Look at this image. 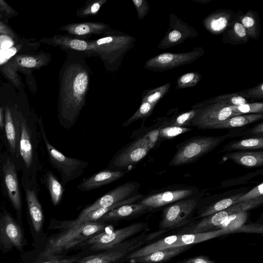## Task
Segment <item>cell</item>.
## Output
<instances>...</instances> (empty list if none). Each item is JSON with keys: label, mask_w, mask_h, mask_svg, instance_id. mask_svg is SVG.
<instances>
[{"label": "cell", "mask_w": 263, "mask_h": 263, "mask_svg": "<svg viewBox=\"0 0 263 263\" xmlns=\"http://www.w3.org/2000/svg\"><path fill=\"white\" fill-rule=\"evenodd\" d=\"M190 246L167 248L136 257L130 261L131 263H161L182 253L188 249Z\"/></svg>", "instance_id": "obj_26"}, {"label": "cell", "mask_w": 263, "mask_h": 263, "mask_svg": "<svg viewBox=\"0 0 263 263\" xmlns=\"http://www.w3.org/2000/svg\"><path fill=\"white\" fill-rule=\"evenodd\" d=\"M150 149L135 139L117 152L110 161L108 168L112 171H126L144 158Z\"/></svg>", "instance_id": "obj_16"}, {"label": "cell", "mask_w": 263, "mask_h": 263, "mask_svg": "<svg viewBox=\"0 0 263 263\" xmlns=\"http://www.w3.org/2000/svg\"><path fill=\"white\" fill-rule=\"evenodd\" d=\"M191 130H192L191 128L162 124L159 128L158 141L172 139Z\"/></svg>", "instance_id": "obj_43"}, {"label": "cell", "mask_w": 263, "mask_h": 263, "mask_svg": "<svg viewBox=\"0 0 263 263\" xmlns=\"http://www.w3.org/2000/svg\"><path fill=\"white\" fill-rule=\"evenodd\" d=\"M170 83L155 88L145 90L142 93L141 102H147L156 105L157 103L169 91Z\"/></svg>", "instance_id": "obj_39"}, {"label": "cell", "mask_w": 263, "mask_h": 263, "mask_svg": "<svg viewBox=\"0 0 263 263\" xmlns=\"http://www.w3.org/2000/svg\"><path fill=\"white\" fill-rule=\"evenodd\" d=\"M244 193H240L238 194L234 195L231 197L222 199L214 204H211L203 210L199 217L204 218L212 215L236 204V201Z\"/></svg>", "instance_id": "obj_37"}, {"label": "cell", "mask_w": 263, "mask_h": 263, "mask_svg": "<svg viewBox=\"0 0 263 263\" xmlns=\"http://www.w3.org/2000/svg\"><path fill=\"white\" fill-rule=\"evenodd\" d=\"M263 203V195L233 205L212 215L204 217L201 220L187 226L178 234H194L216 230L221 222L228 216L239 212H247L256 208Z\"/></svg>", "instance_id": "obj_8"}, {"label": "cell", "mask_w": 263, "mask_h": 263, "mask_svg": "<svg viewBox=\"0 0 263 263\" xmlns=\"http://www.w3.org/2000/svg\"><path fill=\"white\" fill-rule=\"evenodd\" d=\"M149 210L139 203L128 204L112 210L104 215L98 221L121 219L134 216Z\"/></svg>", "instance_id": "obj_31"}, {"label": "cell", "mask_w": 263, "mask_h": 263, "mask_svg": "<svg viewBox=\"0 0 263 263\" xmlns=\"http://www.w3.org/2000/svg\"><path fill=\"white\" fill-rule=\"evenodd\" d=\"M239 14L235 20L222 33V41L224 44L233 45L243 44L249 41L250 38L243 25L239 20Z\"/></svg>", "instance_id": "obj_27"}, {"label": "cell", "mask_w": 263, "mask_h": 263, "mask_svg": "<svg viewBox=\"0 0 263 263\" xmlns=\"http://www.w3.org/2000/svg\"><path fill=\"white\" fill-rule=\"evenodd\" d=\"M262 225L257 223L245 224L235 231V233H253L262 234Z\"/></svg>", "instance_id": "obj_49"}, {"label": "cell", "mask_w": 263, "mask_h": 263, "mask_svg": "<svg viewBox=\"0 0 263 263\" xmlns=\"http://www.w3.org/2000/svg\"><path fill=\"white\" fill-rule=\"evenodd\" d=\"M87 58L81 53L67 52L60 71L58 119L60 124L67 129L74 125L86 104L93 73L86 63Z\"/></svg>", "instance_id": "obj_1"}, {"label": "cell", "mask_w": 263, "mask_h": 263, "mask_svg": "<svg viewBox=\"0 0 263 263\" xmlns=\"http://www.w3.org/2000/svg\"><path fill=\"white\" fill-rule=\"evenodd\" d=\"M107 0H87L83 7L77 9L76 16L81 18L96 16Z\"/></svg>", "instance_id": "obj_40"}, {"label": "cell", "mask_w": 263, "mask_h": 263, "mask_svg": "<svg viewBox=\"0 0 263 263\" xmlns=\"http://www.w3.org/2000/svg\"><path fill=\"white\" fill-rule=\"evenodd\" d=\"M37 123L48 160L51 165L60 173L61 184L64 186L81 176L89 164L79 159L68 157L58 151L49 142L41 117L37 118Z\"/></svg>", "instance_id": "obj_5"}, {"label": "cell", "mask_w": 263, "mask_h": 263, "mask_svg": "<svg viewBox=\"0 0 263 263\" xmlns=\"http://www.w3.org/2000/svg\"><path fill=\"white\" fill-rule=\"evenodd\" d=\"M233 233L232 231L221 229L194 234H178L179 237L175 246H189Z\"/></svg>", "instance_id": "obj_29"}, {"label": "cell", "mask_w": 263, "mask_h": 263, "mask_svg": "<svg viewBox=\"0 0 263 263\" xmlns=\"http://www.w3.org/2000/svg\"><path fill=\"white\" fill-rule=\"evenodd\" d=\"M194 191L191 189H180L168 190L147 196L139 203L149 210L170 204L178 200L191 197Z\"/></svg>", "instance_id": "obj_22"}, {"label": "cell", "mask_w": 263, "mask_h": 263, "mask_svg": "<svg viewBox=\"0 0 263 263\" xmlns=\"http://www.w3.org/2000/svg\"><path fill=\"white\" fill-rule=\"evenodd\" d=\"M239 20L244 27L249 37L257 40L260 34V24L257 11L249 10L246 13L243 12L239 16Z\"/></svg>", "instance_id": "obj_33"}, {"label": "cell", "mask_w": 263, "mask_h": 263, "mask_svg": "<svg viewBox=\"0 0 263 263\" xmlns=\"http://www.w3.org/2000/svg\"><path fill=\"white\" fill-rule=\"evenodd\" d=\"M202 78V75L198 72H191L180 76L177 81L176 89L194 87Z\"/></svg>", "instance_id": "obj_45"}, {"label": "cell", "mask_w": 263, "mask_h": 263, "mask_svg": "<svg viewBox=\"0 0 263 263\" xmlns=\"http://www.w3.org/2000/svg\"><path fill=\"white\" fill-rule=\"evenodd\" d=\"M18 171L8 152H3L1 181L3 192L10 201L17 215L21 216L22 198Z\"/></svg>", "instance_id": "obj_10"}, {"label": "cell", "mask_w": 263, "mask_h": 263, "mask_svg": "<svg viewBox=\"0 0 263 263\" xmlns=\"http://www.w3.org/2000/svg\"><path fill=\"white\" fill-rule=\"evenodd\" d=\"M16 132V156L13 161L21 179L37 182L40 170L38 144L40 136L37 118L24 112L16 105L12 107Z\"/></svg>", "instance_id": "obj_2"}, {"label": "cell", "mask_w": 263, "mask_h": 263, "mask_svg": "<svg viewBox=\"0 0 263 263\" xmlns=\"http://www.w3.org/2000/svg\"><path fill=\"white\" fill-rule=\"evenodd\" d=\"M262 118L263 114L241 115L229 118L221 122L209 127L207 129H225L243 126L260 120Z\"/></svg>", "instance_id": "obj_32"}, {"label": "cell", "mask_w": 263, "mask_h": 263, "mask_svg": "<svg viewBox=\"0 0 263 263\" xmlns=\"http://www.w3.org/2000/svg\"><path fill=\"white\" fill-rule=\"evenodd\" d=\"M43 180L48 190L53 205H58L64 192V186L50 171H47L44 174Z\"/></svg>", "instance_id": "obj_34"}, {"label": "cell", "mask_w": 263, "mask_h": 263, "mask_svg": "<svg viewBox=\"0 0 263 263\" xmlns=\"http://www.w3.org/2000/svg\"><path fill=\"white\" fill-rule=\"evenodd\" d=\"M40 42L59 47L66 52H74L87 55L88 58L97 57L91 40L82 39L68 34H57L50 37H44Z\"/></svg>", "instance_id": "obj_18"}, {"label": "cell", "mask_w": 263, "mask_h": 263, "mask_svg": "<svg viewBox=\"0 0 263 263\" xmlns=\"http://www.w3.org/2000/svg\"><path fill=\"white\" fill-rule=\"evenodd\" d=\"M111 29L106 23L96 22L68 23L59 29L70 35L85 40L89 39L93 35H103Z\"/></svg>", "instance_id": "obj_21"}, {"label": "cell", "mask_w": 263, "mask_h": 263, "mask_svg": "<svg viewBox=\"0 0 263 263\" xmlns=\"http://www.w3.org/2000/svg\"><path fill=\"white\" fill-rule=\"evenodd\" d=\"M263 194V183L256 185L251 191L244 193L237 200L236 204L242 201L253 199L262 195Z\"/></svg>", "instance_id": "obj_47"}, {"label": "cell", "mask_w": 263, "mask_h": 263, "mask_svg": "<svg viewBox=\"0 0 263 263\" xmlns=\"http://www.w3.org/2000/svg\"><path fill=\"white\" fill-rule=\"evenodd\" d=\"M0 241L8 248H22L23 234L21 228L7 213L0 216Z\"/></svg>", "instance_id": "obj_20"}, {"label": "cell", "mask_w": 263, "mask_h": 263, "mask_svg": "<svg viewBox=\"0 0 263 263\" xmlns=\"http://www.w3.org/2000/svg\"><path fill=\"white\" fill-rule=\"evenodd\" d=\"M248 133L254 137H262L263 136V123L261 122L257 125L251 128Z\"/></svg>", "instance_id": "obj_54"}, {"label": "cell", "mask_w": 263, "mask_h": 263, "mask_svg": "<svg viewBox=\"0 0 263 263\" xmlns=\"http://www.w3.org/2000/svg\"><path fill=\"white\" fill-rule=\"evenodd\" d=\"M197 204V199L191 197L168 204L163 211L159 230L165 232L188 223Z\"/></svg>", "instance_id": "obj_9"}, {"label": "cell", "mask_w": 263, "mask_h": 263, "mask_svg": "<svg viewBox=\"0 0 263 263\" xmlns=\"http://www.w3.org/2000/svg\"><path fill=\"white\" fill-rule=\"evenodd\" d=\"M196 111L197 109H194L182 113L167 121H164L163 124L183 127L191 126V123L196 113Z\"/></svg>", "instance_id": "obj_44"}, {"label": "cell", "mask_w": 263, "mask_h": 263, "mask_svg": "<svg viewBox=\"0 0 263 263\" xmlns=\"http://www.w3.org/2000/svg\"><path fill=\"white\" fill-rule=\"evenodd\" d=\"M226 159H230L245 167H257L263 165V151H238L226 154Z\"/></svg>", "instance_id": "obj_28"}, {"label": "cell", "mask_w": 263, "mask_h": 263, "mask_svg": "<svg viewBox=\"0 0 263 263\" xmlns=\"http://www.w3.org/2000/svg\"><path fill=\"white\" fill-rule=\"evenodd\" d=\"M238 14L239 11L235 13L231 10L219 9L203 20V26L211 34L219 35L235 20Z\"/></svg>", "instance_id": "obj_23"}, {"label": "cell", "mask_w": 263, "mask_h": 263, "mask_svg": "<svg viewBox=\"0 0 263 263\" xmlns=\"http://www.w3.org/2000/svg\"><path fill=\"white\" fill-rule=\"evenodd\" d=\"M113 229L112 226L98 221L84 222L65 228L61 233L49 240L44 251L40 255L39 260L80 246L95 235L112 231Z\"/></svg>", "instance_id": "obj_3"}, {"label": "cell", "mask_w": 263, "mask_h": 263, "mask_svg": "<svg viewBox=\"0 0 263 263\" xmlns=\"http://www.w3.org/2000/svg\"><path fill=\"white\" fill-rule=\"evenodd\" d=\"M2 155L3 152H2L0 147V181L1 180V173H2Z\"/></svg>", "instance_id": "obj_56"}, {"label": "cell", "mask_w": 263, "mask_h": 263, "mask_svg": "<svg viewBox=\"0 0 263 263\" xmlns=\"http://www.w3.org/2000/svg\"><path fill=\"white\" fill-rule=\"evenodd\" d=\"M4 128V111L3 106H0V131L3 132Z\"/></svg>", "instance_id": "obj_55"}, {"label": "cell", "mask_w": 263, "mask_h": 263, "mask_svg": "<svg viewBox=\"0 0 263 263\" xmlns=\"http://www.w3.org/2000/svg\"><path fill=\"white\" fill-rule=\"evenodd\" d=\"M160 234L161 232L158 231L148 235H141L130 240L122 242L102 253L80 259L76 263H113Z\"/></svg>", "instance_id": "obj_12"}, {"label": "cell", "mask_w": 263, "mask_h": 263, "mask_svg": "<svg viewBox=\"0 0 263 263\" xmlns=\"http://www.w3.org/2000/svg\"><path fill=\"white\" fill-rule=\"evenodd\" d=\"M0 34L6 35L12 39L16 38L13 31L5 24L0 21Z\"/></svg>", "instance_id": "obj_53"}, {"label": "cell", "mask_w": 263, "mask_h": 263, "mask_svg": "<svg viewBox=\"0 0 263 263\" xmlns=\"http://www.w3.org/2000/svg\"><path fill=\"white\" fill-rule=\"evenodd\" d=\"M17 14L13 8L8 4L5 1L0 0V18L5 17L9 18Z\"/></svg>", "instance_id": "obj_50"}, {"label": "cell", "mask_w": 263, "mask_h": 263, "mask_svg": "<svg viewBox=\"0 0 263 263\" xmlns=\"http://www.w3.org/2000/svg\"><path fill=\"white\" fill-rule=\"evenodd\" d=\"M126 173V171L102 170L83 179L77 189L83 192L90 191L118 180Z\"/></svg>", "instance_id": "obj_24"}, {"label": "cell", "mask_w": 263, "mask_h": 263, "mask_svg": "<svg viewBox=\"0 0 263 263\" xmlns=\"http://www.w3.org/2000/svg\"><path fill=\"white\" fill-rule=\"evenodd\" d=\"M142 197L143 195L141 194L137 193L136 195L132 196L130 198H129L119 202L116 203L110 206L107 208H102L95 210L80 219L77 218L74 220L70 221H60L61 224L59 227L65 229L71 226L79 224L84 222L97 221L104 215H105L108 212L121 206L133 203L135 202L136 201L139 200Z\"/></svg>", "instance_id": "obj_25"}, {"label": "cell", "mask_w": 263, "mask_h": 263, "mask_svg": "<svg viewBox=\"0 0 263 263\" xmlns=\"http://www.w3.org/2000/svg\"><path fill=\"white\" fill-rule=\"evenodd\" d=\"M169 27L157 46L166 49L184 42L187 39L196 37L198 33L191 25L184 22L173 13L170 14Z\"/></svg>", "instance_id": "obj_17"}, {"label": "cell", "mask_w": 263, "mask_h": 263, "mask_svg": "<svg viewBox=\"0 0 263 263\" xmlns=\"http://www.w3.org/2000/svg\"><path fill=\"white\" fill-rule=\"evenodd\" d=\"M155 106V105L147 102H141L137 110L130 118L124 122L122 126L123 127L128 126L139 119H142L144 123L146 119L152 114Z\"/></svg>", "instance_id": "obj_41"}, {"label": "cell", "mask_w": 263, "mask_h": 263, "mask_svg": "<svg viewBox=\"0 0 263 263\" xmlns=\"http://www.w3.org/2000/svg\"><path fill=\"white\" fill-rule=\"evenodd\" d=\"M248 103V101L240 96L238 92L217 96L203 102L198 103L192 107V109L201 106L214 104H224L228 105H240Z\"/></svg>", "instance_id": "obj_35"}, {"label": "cell", "mask_w": 263, "mask_h": 263, "mask_svg": "<svg viewBox=\"0 0 263 263\" xmlns=\"http://www.w3.org/2000/svg\"><path fill=\"white\" fill-rule=\"evenodd\" d=\"M79 257H72L70 258H62L55 255L51 257L44 259L40 263H75L79 260Z\"/></svg>", "instance_id": "obj_51"}, {"label": "cell", "mask_w": 263, "mask_h": 263, "mask_svg": "<svg viewBox=\"0 0 263 263\" xmlns=\"http://www.w3.org/2000/svg\"><path fill=\"white\" fill-rule=\"evenodd\" d=\"M27 208L33 227L36 232L40 231L42 227L44 215L38 196L37 182L21 179Z\"/></svg>", "instance_id": "obj_19"}, {"label": "cell", "mask_w": 263, "mask_h": 263, "mask_svg": "<svg viewBox=\"0 0 263 263\" xmlns=\"http://www.w3.org/2000/svg\"><path fill=\"white\" fill-rule=\"evenodd\" d=\"M148 227L145 222H137L124 228L98 234L81 246L88 245L92 251L106 250L120 243Z\"/></svg>", "instance_id": "obj_11"}, {"label": "cell", "mask_w": 263, "mask_h": 263, "mask_svg": "<svg viewBox=\"0 0 263 263\" xmlns=\"http://www.w3.org/2000/svg\"><path fill=\"white\" fill-rule=\"evenodd\" d=\"M227 136H197L189 139L178 146V150L168 165L180 166L196 161L205 154L213 151Z\"/></svg>", "instance_id": "obj_6"}, {"label": "cell", "mask_w": 263, "mask_h": 263, "mask_svg": "<svg viewBox=\"0 0 263 263\" xmlns=\"http://www.w3.org/2000/svg\"><path fill=\"white\" fill-rule=\"evenodd\" d=\"M263 137H252L249 138L232 141L225 145L222 151H246L262 149Z\"/></svg>", "instance_id": "obj_36"}, {"label": "cell", "mask_w": 263, "mask_h": 263, "mask_svg": "<svg viewBox=\"0 0 263 263\" xmlns=\"http://www.w3.org/2000/svg\"><path fill=\"white\" fill-rule=\"evenodd\" d=\"M136 41L135 37L112 29L101 37L91 40L97 57L108 72L119 70L124 56Z\"/></svg>", "instance_id": "obj_4"}, {"label": "cell", "mask_w": 263, "mask_h": 263, "mask_svg": "<svg viewBox=\"0 0 263 263\" xmlns=\"http://www.w3.org/2000/svg\"><path fill=\"white\" fill-rule=\"evenodd\" d=\"M179 263H215V262L206 256L200 255L184 259Z\"/></svg>", "instance_id": "obj_52"}, {"label": "cell", "mask_w": 263, "mask_h": 263, "mask_svg": "<svg viewBox=\"0 0 263 263\" xmlns=\"http://www.w3.org/2000/svg\"><path fill=\"white\" fill-rule=\"evenodd\" d=\"M51 54L49 53H41L35 54H18L8 60L0 69L5 77L15 87L21 85L20 72L24 74H31L34 70L47 66L51 61Z\"/></svg>", "instance_id": "obj_7"}, {"label": "cell", "mask_w": 263, "mask_h": 263, "mask_svg": "<svg viewBox=\"0 0 263 263\" xmlns=\"http://www.w3.org/2000/svg\"><path fill=\"white\" fill-rule=\"evenodd\" d=\"M139 187L140 184L136 181H129L119 185L84 209L77 218L80 219L95 210L110 206L130 198L138 193Z\"/></svg>", "instance_id": "obj_14"}, {"label": "cell", "mask_w": 263, "mask_h": 263, "mask_svg": "<svg viewBox=\"0 0 263 263\" xmlns=\"http://www.w3.org/2000/svg\"><path fill=\"white\" fill-rule=\"evenodd\" d=\"M137 12L138 18L143 20L149 11V6L146 0H132Z\"/></svg>", "instance_id": "obj_48"}, {"label": "cell", "mask_w": 263, "mask_h": 263, "mask_svg": "<svg viewBox=\"0 0 263 263\" xmlns=\"http://www.w3.org/2000/svg\"><path fill=\"white\" fill-rule=\"evenodd\" d=\"M191 126L206 129L209 127L234 117L229 105L214 103L201 106L196 109Z\"/></svg>", "instance_id": "obj_15"}, {"label": "cell", "mask_w": 263, "mask_h": 263, "mask_svg": "<svg viewBox=\"0 0 263 263\" xmlns=\"http://www.w3.org/2000/svg\"><path fill=\"white\" fill-rule=\"evenodd\" d=\"M248 213L247 212H242L231 214L227 217L217 227L218 229H226L233 231H235L243 225L247 220Z\"/></svg>", "instance_id": "obj_38"}, {"label": "cell", "mask_w": 263, "mask_h": 263, "mask_svg": "<svg viewBox=\"0 0 263 263\" xmlns=\"http://www.w3.org/2000/svg\"><path fill=\"white\" fill-rule=\"evenodd\" d=\"M238 93L245 99L262 100L263 99V82L254 87L241 90Z\"/></svg>", "instance_id": "obj_46"}, {"label": "cell", "mask_w": 263, "mask_h": 263, "mask_svg": "<svg viewBox=\"0 0 263 263\" xmlns=\"http://www.w3.org/2000/svg\"><path fill=\"white\" fill-rule=\"evenodd\" d=\"M178 234L167 236L154 243L149 244L136 251H134L129 253L126 258L131 260L136 257L149 254L156 251L169 248L176 247L175 243L178 240Z\"/></svg>", "instance_id": "obj_30"}, {"label": "cell", "mask_w": 263, "mask_h": 263, "mask_svg": "<svg viewBox=\"0 0 263 263\" xmlns=\"http://www.w3.org/2000/svg\"><path fill=\"white\" fill-rule=\"evenodd\" d=\"M204 53V50L201 47H195L190 51L183 53H162L147 60L144 67L155 72L167 71L192 63Z\"/></svg>", "instance_id": "obj_13"}, {"label": "cell", "mask_w": 263, "mask_h": 263, "mask_svg": "<svg viewBox=\"0 0 263 263\" xmlns=\"http://www.w3.org/2000/svg\"><path fill=\"white\" fill-rule=\"evenodd\" d=\"M234 117L245 114H263V103H247L240 105H229Z\"/></svg>", "instance_id": "obj_42"}, {"label": "cell", "mask_w": 263, "mask_h": 263, "mask_svg": "<svg viewBox=\"0 0 263 263\" xmlns=\"http://www.w3.org/2000/svg\"><path fill=\"white\" fill-rule=\"evenodd\" d=\"M193 1L202 4H206L210 2L211 0H192Z\"/></svg>", "instance_id": "obj_57"}]
</instances>
